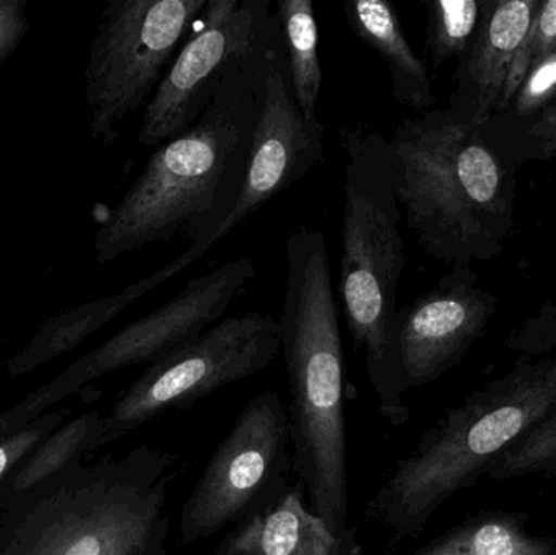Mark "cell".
I'll use <instances>...</instances> for the list:
<instances>
[{
	"mask_svg": "<svg viewBox=\"0 0 556 555\" xmlns=\"http://www.w3.org/2000/svg\"><path fill=\"white\" fill-rule=\"evenodd\" d=\"M280 35L278 28L260 54L231 68L189 129L155 147L94 235L98 264L179 234L215 247L247 178L267 55Z\"/></svg>",
	"mask_w": 556,
	"mask_h": 555,
	"instance_id": "1",
	"label": "cell"
},
{
	"mask_svg": "<svg viewBox=\"0 0 556 555\" xmlns=\"http://www.w3.org/2000/svg\"><path fill=\"white\" fill-rule=\"evenodd\" d=\"M280 351L290 388L291 468L307 507L353 544L346 471V368L339 306L323 231L300 228L287 240Z\"/></svg>",
	"mask_w": 556,
	"mask_h": 555,
	"instance_id": "2",
	"label": "cell"
},
{
	"mask_svg": "<svg viewBox=\"0 0 556 555\" xmlns=\"http://www.w3.org/2000/svg\"><path fill=\"white\" fill-rule=\"evenodd\" d=\"M395 191L425 253L453 267L502 256L515 225V166L480 127L446 110L392 133Z\"/></svg>",
	"mask_w": 556,
	"mask_h": 555,
	"instance_id": "3",
	"label": "cell"
},
{
	"mask_svg": "<svg viewBox=\"0 0 556 555\" xmlns=\"http://www.w3.org/2000/svg\"><path fill=\"white\" fill-rule=\"evenodd\" d=\"M342 150L340 305L353 345L365 354L379 413L401 427L410 413L392 371L391 331L407 260L394 156L389 140L365 126L342 129Z\"/></svg>",
	"mask_w": 556,
	"mask_h": 555,
	"instance_id": "4",
	"label": "cell"
},
{
	"mask_svg": "<svg viewBox=\"0 0 556 555\" xmlns=\"http://www.w3.org/2000/svg\"><path fill=\"white\" fill-rule=\"evenodd\" d=\"M556 407V354L518 362L473 391L399 459L371 502L395 537L424 530L438 508L485 476L492 463Z\"/></svg>",
	"mask_w": 556,
	"mask_h": 555,
	"instance_id": "5",
	"label": "cell"
},
{
	"mask_svg": "<svg viewBox=\"0 0 556 555\" xmlns=\"http://www.w3.org/2000/svg\"><path fill=\"white\" fill-rule=\"evenodd\" d=\"M176 463L140 449L39 505L3 555H165Z\"/></svg>",
	"mask_w": 556,
	"mask_h": 555,
	"instance_id": "6",
	"label": "cell"
},
{
	"mask_svg": "<svg viewBox=\"0 0 556 555\" xmlns=\"http://www.w3.org/2000/svg\"><path fill=\"white\" fill-rule=\"evenodd\" d=\"M207 0H110L84 72L88 133L113 146L124 121L152 100Z\"/></svg>",
	"mask_w": 556,
	"mask_h": 555,
	"instance_id": "7",
	"label": "cell"
},
{
	"mask_svg": "<svg viewBox=\"0 0 556 555\" xmlns=\"http://www.w3.org/2000/svg\"><path fill=\"white\" fill-rule=\"evenodd\" d=\"M280 323L250 312L227 316L169 351L116 401L97 443L121 439L169 411L247 380L273 364L280 352Z\"/></svg>",
	"mask_w": 556,
	"mask_h": 555,
	"instance_id": "8",
	"label": "cell"
},
{
	"mask_svg": "<svg viewBox=\"0 0 556 555\" xmlns=\"http://www.w3.org/2000/svg\"><path fill=\"white\" fill-rule=\"evenodd\" d=\"M290 420L276 391L241 409L186 499L179 517L182 544L220 533L276 504L290 468Z\"/></svg>",
	"mask_w": 556,
	"mask_h": 555,
	"instance_id": "9",
	"label": "cell"
},
{
	"mask_svg": "<svg viewBox=\"0 0 556 555\" xmlns=\"http://www.w3.org/2000/svg\"><path fill=\"white\" fill-rule=\"evenodd\" d=\"M278 28L273 0H207L147 103L137 142L159 147L189 129L231 68L260 54Z\"/></svg>",
	"mask_w": 556,
	"mask_h": 555,
	"instance_id": "10",
	"label": "cell"
},
{
	"mask_svg": "<svg viewBox=\"0 0 556 555\" xmlns=\"http://www.w3.org/2000/svg\"><path fill=\"white\" fill-rule=\"evenodd\" d=\"M256 277V264L248 257L227 261L204 276L194 277L185 289L149 315L124 326L103 344L72 364L61 377L29 396L28 409L80 388L88 381L132 365H150L201 335L225 313L238 293Z\"/></svg>",
	"mask_w": 556,
	"mask_h": 555,
	"instance_id": "11",
	"label": "cell"
},
{
	"mask_svg": "<svg viewBox=\"0 0 556 555\" xmlns=\"http://www.w3.org/2000/svg\"><path fill=\"white\" fill-rule=\"evenodd\" d=\"M498 299L470 267H453L440 282L395 313L391 361L402 394L450 371L495 316Z\"/></svg>",
	"mask_w": 556,
	"mask_h": 555,
	"instance_id": "12",
	"label": "cell"
},
{
	"mask_svg": "<svg viewBox=\"0 0 556 555\" xmlns=\"http://www.w3.org/2000/svg\"><path fill=\"white\" fill-rule=\"evenodd\" d=\"M324 134V124L304 116L298 106L280 35L267 55L247 178L233 212L215 235V244L323 160Z\"/></svg>",
	"mask_w": 556,
	"mask_h": 555,
	"instance_id": "13",
	"label": "cell"
},
{
	"mask_svg": "<svg viewBox=\"0 0 556 555\" xmlns=\"http://www.w3.org/2000/svg\"><path fill=\"white\" fill-rule=\"evenodd\" d=\"M542 0H489L472 41L457 61L450 110L473 127L496 113L513 61Z\"/></svg>",
	"mask_w": 556,
	"mask_h": 555,
	"instance_id": "14",
	"label": "cell"
},
{
	"mask_svg": "<svg viewBox=\"0 0 556 555\" xmlns=\"http://www.w3.org/2000/svg\"><path fill=\"white\" fill-rule=\"evenodd\" d=\"M208 250L207 244L194 243L191 248L179 254L178 257L160 267L155 273L143 277L139 282L126 287L121 292L113 293L103 299L81 303L74 308L62 310L58 315L51 316L39 331L33 336L31 341L25 345L20 354L7 364V371L12 377L28 374L33 368L67 354L72 349L90 338L94 332L113 321L124 310L139 302L143 295L155 290L172 277L178 276L182 269L201 260Z\"/></svg>",
	"mask_w": 556,
	"mask_h": 555,
	"instance_id": "15",
	"label": "cell"
},
{
	"mask_svg": "<svg viewBox=\"0 0 556 555\" xmlns=\"http://www.w3.org/2000/svg\"><path fill=\"white\" fill-rule=\"evenodd\" d=\"M355 544L330 531L314 515L301 491L281 494L276 504L247 518L228 533L214 555H353Z\"/></svg>",
	"mask_w": 556,
	"mask_h": 555,
	"instance_id": "16",
	"label": "cell"
},
{
	"mask_svg": "<svg viewBox=\"0 0 556 555\" xmlns=\"http://www.w3.org/2000/svg\"><path fill=\"white\" fill-rule=\"evenodd\" d=\"M343 16L350 31L384 62L394 100L421 113L434 110L437 94L427 62L412 49L397 9L388 0H346Z\"/></svg>",
	"mask_w": 556,
	"mask_h": 555,
	"instance_id": "17",
	"label": "cell"
},
{
	"mask_svg": "<svg viewBox=\"0 0 556 555\" xmlns=\"http://www.w3.org/2000/svg\"><path fill=\"white\" fill-rule=\"evenodd\" d=\"M274 5L298 106L304 116L319 119L317 101L323 87V67L319 59V26L313 0H278Z\"/></svg>",
	"mask_w": 556,
	"mask_h": 555,
	"instance_id": "18",
	"label": "cell"
},
{
	"mask_svg": "<svg viewBox=\"0 0 556 555\" xmlns=\"http://www.w3.org/2000/svg\"><path fill=\"white\" fill-rule=\"evenodd\" d=\"M415 555H556V544L526 533L518 517L495 515L460 527Z\"/></svg>",
	"mask_w": 556,
	"mask_h": 555,
	"instance_id": "19",
	"label": "cell"
},
{
	"mask_svg": "<svg viewBox=\"0 0 556 555\" xmlns=\"http://www.w3.org/2000/svg\"><path fill=\"white\" fill-rule=\"evenodd\" d=\"M479 0H431L427 7V48L431 67H443L450 59L464 54L482 16Z\"/></svg>",
	"mask_w": 556,
	"mask_h": 555,
	"instance_id": "20",
	"label": "cell"
},
{
	"mask_svg": "<svg viewBox=\"0 0 556 555\" xmlns=\"http://www.w3.org/2000/svg\"><path fill=\"white\" fill-rule=\"evenodd\" d=\"M556 101V52L535 65L509 106L480 127L493 147L534 123Z\"/></svg>",
	"mask_w": 556,
	"mask_h": 555,
	"instance_id": "21",
	"label": "cell"
},
{
	"mask_svg": "<svg viewBox=\"0 0 556 555\" xmlns=\"http://www.w3.org/2000/svg\"><path fill=\"white\" fill-rule=\"evenodd\" d=\"M529 475L556 476V407L503 452L485 472L493 481Z\"/></svg>",
	"mask_w": 556,
	"mask_h": 555,
	"instance_id": "22",
	"label": "cell"
},
{
	"mask_svg": "<svg viewBox=\"0 0 556 555\" xmlns=\"http://www.w3.org/2000/svg\"><path fill=\"white\" fill-rule=\"evenodd\" d=\"M101 432L103 422L94 413L85 414L68 426L62 427L29 458L25 468L16 476V491H26L48 476L54 475L84 446L90 436L100 439Z\"/></svg>",
	"mask_w": 556,
	"mask_h": 555,
	"instance_id": "23",
	"label": "cell"
},
{
	"mask_svg": "<svg viewBox=\"0 0 556 555\" xmlns=\"http://www.w3.org/2000/svg\"><path fill=\"white\" fill-rule=\"evenodd\" d=\"M556 52V0H542L534 22L513 61L509 68L508 78H506L505 90H503L502 100H500L496 114H502L511 103L519 87L525 81L526 75L541 64L545 59L551 58Z\"/></svg>",
	"mask_w": 556,
	"mask_h": 555,
	"instance_id": "24",
	"label": "cell"
},
{
	"mask_svg": "<svg viewBox=\"0 0 556 555\" xmlns=\"http://www.w3.org/2000/svg\"><path fill=\"white\" fill-rule=\"evenodd\" d=\"M495 149L515 168L529 159H556V101L534 123L503 140Z\"/></svg>",
	"mask_w": 556,
	"mask_h": 555,
	"instance_id": "25",
	"label": "cell"
},
{
	"mask_svg": "<svg viewBox=\"0 0 556 555\" xmlns=\"http://www.w3.org/2000/svg\"><path fill=\"white\" fill-rule=\"evenodd\" d=\"M29 31L28 0H0V65Z\"/></svg>",
	"mask_w": 556,
	"mask_h": 555,
	"instance_id": "26",
	"label": "cell"
},
{
	"mask_svg": "<svg viewBox=\"0 0 556 555\" xmlns=\"http://www.w3.org/2000/svg\"><path fill=\"white\" fill-rule=\"evenodd\" d=\"M41 439V430H20L5 439H0V478L10 466L15 465Z\"/></svg>",
	"mask_w": 556,
	"mask_h": 555,
	"instance_id": "27",
	"label": "cell"
},
{
	"mask_svg": "<svg viewBox=\"0 0 556 555\" xmlns=\"http://www.w3.org/2000/svg\"><path fill=\"white\" fill-rule=\"evenodd\" d=\"M7 424L3 422V419H0V433H2V430L5 429Z\"/></svg>",
	"mask_w": 556,
	"mask_h": 555,
	"instance_id": "28",
	"label": "cell"
},
{
	"mask_svg": "<svg viewBox=\"0 0 556 555\" xmlns=\"http://www.w3.org/2000/svg\"><path fill=\"white\" fill-rule=\"evenodd\" d=\"M555 209H556V195H555Z\"/></svg>",
	"mask_w": 556,
	"mask_h": 555,
	"instance_id": "29",
	"label": "cell"
}]
</instances>
